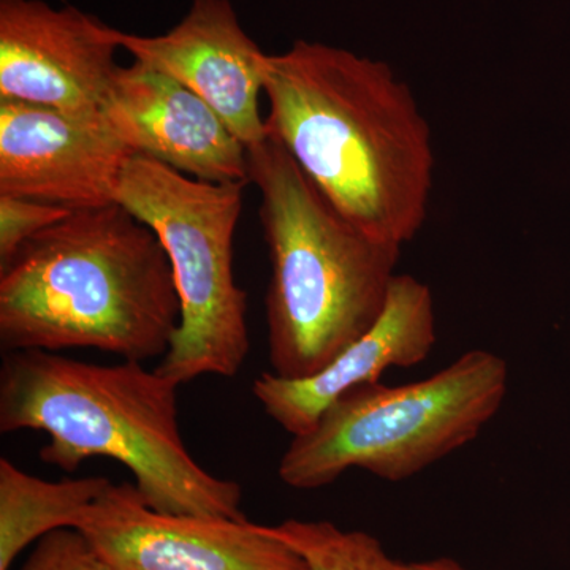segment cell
Returning a JSON list of instances; mask_svg holds the SVG:
<instances>
[{
  "instance_id": "7a4b0ae2",
  "label": "cell",
  "mask_w": 570,
  "mask_h": 570,
  "mask_svg": "<svg viewBox=\"0 0 570 570\" xmlns=\"http://www.w3.org/2000/svg\"><path fill=\"white\" fill-rule=\"evenodd\" d=\"M181 321L159 236L122 205L77 209L0 265L3 352L164 358Z\"/></svg>"
},
{
  "instance_id": "9a60e30c",
  "label": "cell",
  "mask_w": 570,
  "mask_h": 570,
  "mask_svg": "<svg viewBox=\"0 0 570 570\" xmlns=\"http://www.w3.org/2000/svg\"><path fill=\"white\" fill-rule=\"evenodd\" d=\"M70 213L69 208L32 198L0 195V265L7 264L32 236L59 223Z\"/></svg>"
},
{
  "instance_id": "30bf717a",
  "label": "cell",
  "mask_w": 570,
  "mask_h": 570,
  "mask_svg": "<svg viewBox=\"0 0 570 570\" xmlns=\"http://www.w3.org/2000/svg\"><path fill=\"white\" fill-rule=\"evenodd\" d=\"M134 59L164 71L212 105L250 148L268 137L261 115L269 55L242 28L230 0H194L186 17L163 36L116 29Z\"/></svg>"
},
{
  "instance_id": "8992f818",
  "label": "cell",
  "mask_w": 570,
  "mask_h": 570,
  "mask_svg": "<svg viewBox=\"0 0 570 570\" xmlns=\"http://www.w3.org/2000/svg\"><path fill=\"white\" fill-rule=\"evenodd\" d=\"M246 186L200 181L140 154L124 165L116 204L156 232L174 268L181 321L156 370L178 385L235 377L249 356L247 294L234 272Z\"/></svg>"
},
{
  "instance_id": "277c9868",
  "label": "cell",
  "mask_w": 570,
  "mask_h": 570,
  "mask_svg": "<svg viewBox=\"0 0 570 570\" xmlns=\"http://www.w3.org/2000/svg\"><path fill=\"white\" fill-rule=\"evenodd\" d=\"M247 164L272 265V373L311 377L376 324L403 249L341 216L272 135L247 148Z\"/></svg>"
},
{
  "instance_id": "9c48e42d",
  "label": "cell",
  "mask_w": 570,
  "mask_h": 570,
  "mask_svg": "<svg viewBox=\"0 0 570 570\" xmlns=\"http://www.w3.org/2000/svg\"><path fill=\"white\" fill-rule=\"evenodd\" d=\"M130 156L105 119L0 99V195L71 212L112 205Z\"/></svg>"
},
{
  "instance_id": "52a82bcc",
  "label": "cell",
  "mask_w": 570,
  "mask_h": 570,
  "mask_svg": "<svg viewBox=\"0 0 570 570\" xmlns=\"http://www.w3.org/2000/svg\"><path fill=\"white\" fill-rule=\"evenodd\" d=\"M118 570H311L272 528L157 512L134 483H111L77 528Z\"/></svg>"
},
{
  "instance_id": "7c38bea8",
  "label": "cell",
  "mask_w": 570,
  "mask_h": 570,
  "mask_svg": "<svg viewBox=\"0 0 570 570\" xmlns=\"http://www.w3.org/2000/svg\"><path fill=\"white\" fill-rule=\"evenodd\" d=\"M436 344L431 288L411 275H396L387 305L376 324L346 351L305 379L264 373L253 393L273 422L292 438L305 434L337 397L362 385L377 384L390 367L425 362Z\"/></svg>"
},
{
  "instance_id": "2e32d148",
  "label": "cell",
  "mask_w": 570,
  "mask_h": 570,
  "mask_svg": "<svg viewBox=\"0 0 570 570\" xmlns=\"http://www.w3.org/2000/svg\"><path fill=\"white\" fill-rule=\"evenodd\" d=\"M21 570H118L78 530L52 531L37 542Z\"/></svg>"
},
{
  "instance_id": "8fae6325",
  "label": "cell",
  "mask_w": 570,
  "mask_h": 570,
  "mask_svg": "<svg viewBox=\"0 0 570 570\" xmlns=\"http://www.w3.org/2000/svg\"><path fill=\"white\" fill-rule=\"evenodd\" d=\"M104 118L132 154L208 183L249 181L247 148L212 105L148 63L119 66Z\"/></svg>"
},
{
  "instance_id": "5bb4252c",
  "label": "cell",
  "mask_w": 570,
  "mask_h": 570,
  "mask_svg": "<svg viewBox=\"0 0 570 570\" xmlns=\"http://www.w3.org/2000/svg\"><path fill=\"white\" fill-rule=\"evenodd\" d=\"M272 528L305 558L311 570H393L381 540L365 531H344L332 521L285 520Z\"/></svg>"
},
{
  "instance_id": "ba28073f",
  "label": "cell",
  "mask_w": 570,
  "mask_h": 570,
  "mask_svg": "<svg viewBox=\"0 0 570 570\" xmlns=\"http://www.w3.org/2000/svg\"><path fill=\"white\" fill-rule=\"evenodd\" d=\"M115 33L77 7L0 0V99L105 119L119 69Z\"/></svg>"
},
{
  "instance_id": "5b68a950",
  "label": "cell",
  "mask_w": 570,
  "mask_h": 570,
  "mask_svg": "<svg viewBox=\"0 0 570 570\" xmlns=\"http://www.w3.org/2000/svg\"><path fill=\"white\" fill-rule=\"evenodd\" d=\"M508 389V363L482 348L414 384L362 385L292 438L277 474L295 490L324 489L351 469L403 482L478 439Z\"/></svg>"
},
{
  "instance_id": "3957f363",
  "label": "cell",
  "mask_w": 570,
  "mask_h": 570,
  "mask_svg": "<svg viewBox=\"0 0 570 570\" xmlns=\"http://www.w3.org/2000/svg\"><path fill=\"white\" fill-rule=\"evenodd\" d=\"M178 387L130 360L97 365L58 352H3L0 431L47 433L40 460L62 471L89 459L118 461L157 512L246 520L242 487L206 471L187 450Z\"/></svg>"
},
{
  "instance_id": "4fadbf2b",
  "label": "cell",
  "mask_w": 570,
  "mask_h": 570,
  "mask_svg": "<svg viewBox=\"0 0 570 570\" xmlns=\"http://www.w3.org/2000/svg\"><path fill=\"white\" fill-rule=\"evenodd\" d=\"M107 478L50 482L0 459V570H10L21 551L52 531L77 528L82 513L108 487Z\"/></svg>"
},
{
  "instance_id": "6da1fadb",
  "label": "cell",
  "mask_w": 570,
  "mask_h": 570,
  "mask_svg": "<svg viewBox=\"0 0 570 570\" xmlns=\"http://www.w3.org/2000/svg\"><path fill=\"white\" fill-rule=\"evenodd\" d=\"M266 132L341 216L403 249L433 190L430 124L389 63L298 40L268 58Z\"/></svg>"
},
{
  "instance_id": "e0dca14e",
  "label": "cell",
  "mask_w": 570,
  "mask_h": 570,
  "mask_svg": "<svg viewBox=\"0 0 570 570\" xmlns=\"http://www.w3.org/2000/svg\"><path fill=\"white\" fill-rule=\"evenodd\" d=\"M393 570H466L455 560L450 558H436L428 561H393Z\"/></svg>"
}]
</instances>
